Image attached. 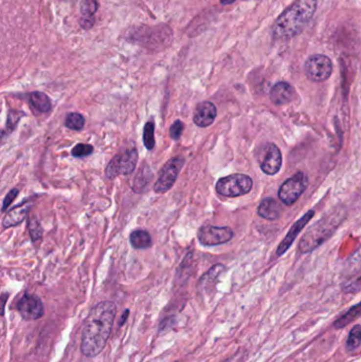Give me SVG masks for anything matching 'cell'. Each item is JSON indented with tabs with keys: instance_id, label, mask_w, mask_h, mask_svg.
I'll return each instance as SVG.
<instances>
[{
	"instance_id": "cell-1",
	"label": "cell",
	"mask_w": 361,
	"mask_h": 362,
	"mask_svg": "<svg viewBox=\"0 0 361 362\" xmlns=\"http://www.w3.org/2000/svg\"><path fill=\"white\" fill-rule=\"evenodd\" d=\"M115 314L117 307L111 301L100 302L90 310L82 333L81 352L83 355L92 358L103 351L112 333Z\"/></svg>"
},
{
	"instance_id": "cell-2",
	"label": "cell",
	"mask_w": 361,
	"mask_h": 362,
	"mask_svg": "<svg viewBox=\"0 0 361 362\" xmlns=\"http://www.w3.org/2000/svg\"><path fill=\"white\" fill-rule=\"evenodd\" d=\"M316 10L317 0H295L276 19L272 34L275 40H290L304 30L311 21Z\"/></svg>"
},
{
	"instance_id": "cell-3",
	"label": "cell",
	"mask_w": 361,
	"mask_h": 362,
	"mask_svg": "<svg viewBox=\"0 0 361 362\" xmlns=\"http://www.w3.org/2000/svg\"><path fill=\"white\" fill-rule=\"evenodd\" d=\"M342 220L343 213L340 210L323 216L320 220L309 228L307 232L302 236L299 243L300 252L308 253L317 249L319 246L325 243L336 232Z\"/></svg>"
},
{
	"instance_id": "cell-4",
	"label": "cell",
	"mask_w": 361,
	"mask_h": 362,
	"mask_svg": "<svg viewBox=\"0 0 361 362\" xmlns=\"http://www.w3.org/2000/svg\"><path fill=\"white\" fill-rule=\"evenodd\" d=\"M130 40L146 48H163L173 40V32L167 25L139 27L130 33Z\"/></svg>"
},
{
	"instance_id": "cell-5",
	"label": "cell",
	"mask_w": 361,
	"mask_h": 362,
	"mask_svg": "<svg viewBox=\"0 0 361 362\" xmlns=\"http://www.w3.org/2000/svg\"><path fill=\"white\" fill-rule=\"evenodd\" d=\"M252 187L251 177L245 174H233L221 178L216 183V191L225 197H238L248 194Z\"/></svg>"
},
{
	"instance_id": "cell-6",
	"label": "cell",
	"mask_w": 361,
	"mask_h": 362,
	"mask_svg": "<svg viewBox=\"0 0 361 362\" xmlns=\"http://www.w3.org/2000/svg\"><path fill=\"white\" fill-rule=\"evenodd\" d=\"M308 186L307 176L299 171L293 177L288 178L282 184L279 190V198L286 206H292L299 199V197L304 193Z\"/></svg>"
},
{
	"instance_id": "cell-7",
	"label": "cell",
	"mask_w": 361,
	"mask_h": 362,
	"mask_svg": "<svg viewBox=\"0 0 361 362\" xmlns=\"http://www.w3.org/2000/svg\"><path fill=\"white\" fill-rule=\"evenodd\" d=\"M307 78L316 83L325 82L331 78L333 72V63L330 57L322 54L309 56L304 65Z\"/></svg>"
},
{
	"instance_id": "cell-8",
	"label": "cell",
	"mask_w": 361,
	"mask_h": 362,
	"mask_svg": "<svg viewBox=\"0 0 361 362\" xmlns=\"http://www.w3.org/2000/svg\"><path fill=\"white\" fill-rule=\"evenodd\" d=\"M138 162V150L130 149L120 155L115 156L113 160L109 162L106 169L107 178H113L120 175H130L136 169Z\"/></svg>"
},
{
	"instance_id": "cell-9",
	"label": "cell",
	"mask_w": 361,
	"mask_h": 362,
	"mask_svg": "<svg viewBox=\"0 0 361 362\" xmlns=\"http://www.w3.org/2000/svg\"><path fill=\"white\" fill-rule=\"evenodd\" d=\"M183 164L184 159L182 157L172 158L170 161H167L163 169L161 170L158 179L156 183H155V192L158 194H163L171 190L174 183H175Z\"/></svg>"
},
{
	"instance_id": "cell-10",
	"label": "cell",
	"mask_w": 361,
	"mask_h": 362,
	"mask_svg": "<svg viewBox=\"0 0 361 362\" xmlns=\"http://www.w3.org/2000/svg\"><path fill=\"white\" fill-rule=\"evenodd\" d=\"M197 237L203 246H218L228 243L233 237V231L229 227L203 226L198 230Z\"/></svg>"
},
{
	"instance_id": "cell-11",
	"label": "cell",
	"mask_w": 361,
	"mask_h": 362,
	"mask_svg": "<svg viewBox=\"0 0 361 362\" xmlns=\"http://www.w3.org/2000/svg\"><path fill=\"white\" fill-rule=\"evenodd\" d=\"M17 310L24 321L41 319L45 314L42 300L35 295L24 294L17 303Z\"/></svg>"
},
{
	"instance_id": "cell-12",
	"label": "cell",
	"mask_w": 361,
	"mask_h": 362,
	"mask_svg": "<svg viewBox=\"0 0 361 362\" xmlns=\"http://www.w3.org/2000/svg\"><path fill=\"white\" fill-rule=\"evenodd\" d=\"M282 154L275 144H268L264 149L263 159L261 160V170L266 175H275L282 168Z\"/></svg>"
},
{
	"instance_id": "cell-13",
	"label": "cell",
	"mask_w": 361,
	"mask_h": 362,
	"mask_svg": "<svg viewBox=\"0 0 361 362\" xmlns=\"http://www.w3.org/2000/svg\"><path fill=\"white\" fill-rule=\"evenodd\" d=\"M314 215H315V211L314 210H311V211H308L305 215H303L299 220H296L294 222L293 227L290 228V230L288 231L286 236L283 238V240L280 243L278 249H276V256H281L285 252H287V250L289 249L290 246L293 245L295 238L298 237V235L301 233V231L305 228V226L308 224V222L313 219Z\"/></svg>"
},
{
	"instance_id": "cell-14",
	"label": "cell",
	"mask_w": 361,
	"mask_h": 362,
	"mask_svg": "<svg viewBox=\"0 0 361 362\" xmlns=\"http://www.w3.org/2000/svg\"><path fill=\"white\" fill-rule=\"evenodd\" d=\"M216 114V106L212 102L205 101L197 105L194 117H193V122L199 127H208L214 122Z\"/></svg>"
},
{
	"instance_id": "cell-15",
	"label": "cell",
	"mask_w": 361,
	"mask_h": 362,
	"mask_svg": "<svg viewBox=\"0 0 361 362\" xmlns=\"http://www.w3.org/2000/svg\"><path fill=\"white\" fill-rule=\"evenodd\" d=\"M294 88L286 82H279L270 90V100L274 105H285L294 98Z\"/></svg>"
},
{
	"instance_id": "cell-16",
	"label": "cell",
	"mask_w": 361,
	"mask_h": 362,
	"mask_svg": "<svg viewBox=\"0 0 361 362\" xmlns=\"http://www.w3.org/2000/svg\"><path fill=\"white\" fill-rule=\"evenodd\" d=\"M98 11L96 0H80V24L82 29L89 30L94 23V14Z\"/></svg>"
},
{
	"instance_id": "cell-17",
	"label": "cell",
	"mask_w": 361,
	"mask_h": 362,
	"mask_svg": "<svg viewBox=\"0 0 361 362\" xmlns=\"http://www.w3.org/2000/svg\"><path fill=\"white\" fill-rule=\"evenodd\" d=\"M282 213V208L275 199L273 198H265L257 208V214L261 217L267 220H275L280 218Z\"/></svg>"
},
{
	"instance_id": "cell-18",
	"label": "cell",
	"mask_w": 361,
	"mask_h": 362,
	"mask_svg": "<svg viewBox=\"0 0 361 362\" xmlns=\"http://www.w3.org/2000/svg\"><path fill=\"white\" fill-rule=\"evenodd\" d=\"M29 210H30L29 205H22L17 208L12 209L3 217L2 220L3 228H10L21 224V222L23 221V219L25 218V216L28 215Z\"/></svg>"
},
{
	"instance_id": "cell-19",
	"label": "cell",
	"mask_w": 361,
	"mask_h": 362,
	"mask_svg": "<svg viewBox=\"0 0 361 362\" xmlns=\"http://www.w3.org/2000/svg\"><path fill=\"white\" fill-rule=\"evenodd\" d=\"M360 316H361V302L354 305V306L347 310L345 314L341 316L339 319L334 323V327L336 329L343 328L349 325V324H351L353 321L358 319Z\"/></svg>"
},
{
	"instance_id": "cell-20",
	"label": "cell",
	"mask_w": 361,
	"mask_h": 362,
	"mask_svg": "<svg viewBox=\"0 0 361 362\" xmlns=\"http://www.w3.org/2000/svg\"><path fill=\"white\" fill-rule=\"evenodd\" d=\"M30 102L32 106L40 112H48L50 111L51 107H52L51 100L49 99L48 95L41 91H35L33 93H31Z\"/></svg>"
},
{
	"instance_id": "cell-21",
	"label": "cell",
	"mask_w": 361,
	"mask_h": 362,
	"mask_svg": "<svg viewBox=\"0 0 361 362\" xmlns=\"http://www.w3.org/2000/svg\"><path fill=\"white\" fill-rule=\"evenodd\" d=\"M131 244L135 249H146L152 246V237L145 230H136L131 234Z\"/></svg>"
},
{
	"instance_id": "cell-22",
	"label": "cell",
	"mask_w": 361,
	"mask_h": 362,
	"mask_svg": "<svg viewBox=\"0 0 361 362\" xmlns=\"http://www.w3.org/2000/svg\"><path fill=\"white\" fill-rule=\"evenodd\" d=\"M361 344V325L353 326L345 343L346 352H355Z\"/></svg>"
},
{
	"instance_id": "cell-23",
	"label": "cell",
	"mask_w": 361,
	"mask_h": 362,
	"mask_svg": "<svg viewBox=\"0 0 361 362\" xmlns=\"http://www.w3.org/2000/svg\"><path fill=\"white\" fill-rule=\"evenodd\" d=\"M65 125L69 129L72 130H81L85 125V119L81 113L70 112L67 114L65 120Z\"/></svg>"
},
{
	"instance_id": "cell-24",
	"label": "cell",
	"mask_w": 361,
	"mask_h": 362,
	"mask_svg": "<svg viewBox=\"0 0 361 362\" xmlns=\"http://www.w3.org/2000/svg\"><path fill=\"white\" fill-rule=\"evenodd\" d=\"M143 143L147 149L155 148V123L153 121L147 122L143 129Z\"/></svg>"
},
{
	"instance_id": "cell-25",
	"label": "cell",
	"mask_w": 361,
	"mask_h": 362,
	"mask_svg": "<svg viewBox=\"0 0 361 362\" xmlns=\"http://www.w3.org/2000/svg\"><path fill=\"white\" fill-rule=\"evenodd\" d=\"M28 228L30 231L31 238L33 241H36L43 236V229L38 222L36 217H33V216H30L28 219Z\"/></svg>"
},
{
	"instance_id": "cell-26",
	"label": "cell",
	"mask_w": 361,
	"mask_h": 362,
	"mask_svg": "<svg viewBox=\"0 0 361 362\" xmlns=\"http://www.w3.org/2000/svg\"><path fill=\"white\" fill-rule=\"evenodd\" d=\"M93 152V146L90 144L85 143H80L76 144L71 150V154L75 158H83L91 155Z\"/></svg>"
},
{
	"instance_id": "cell-27",
	"label": "cell",
	"mask_w": 361,
	"mask_h": 362,
	"mask_svg": "<svg viewBox=\"0 0 361 362\" xmlns=\"http://www.w3.org/2000/svg\"><path fill=\"white\" fill-rule=\"evenodd\" d=\"M347 266L350 267V269L352 271H355L361 268V246L350 256Z\"/></svg>"
},
{
	"instance_id": "cell-28",
	"label": "cell",
	"mask_w": 361,
	"mask_h": 362,
	"mask_svg": "<svg viewBox=\"0 0 361 362\" xmlns=\"http://www.w3.org/2000/svg\"><path fill=\"white\" fill-rule=\"evenodd\" d=\"M183 131V124L181 121H175L170 127V137L174 140H178L181 137V133Z\"/></svg>"
},
{
	"instance_id": "cell-29",
	"label": "cell",
	"mask_w": 361,
	"mask_h": 362,
	"mask_svg": "<svg viewBox=\"0 0 361 362\" xmlns=\"http://www.w3.org/2000/svg\"><path fill=\"white\" fill-rule=\"evenodd\" d=\"M19 194V190L18 189H13L11 190L9 194L5 196V198L3 200V205H2V211H5L6 209H8L11 203L13 202V200H14L16 198V196Z\"/></svg>"
},
{
	"instance_id": "cell-30",
	"label": "cell",
	"mask_w": 361,
	"mask_h": 362,
	"mask_svg": "<svg viewBox=\"0 0 361 362\" xmlns=\"http://www.w3.org/2000/svg\"><path fill=\"white\" fill-rule=\"evenodd\" d=\"M128 315H130V310H124L123 315H122L121 318H120V326H122L125 323L126 318L128 317Z\"/></svg>"
},
{
	"instance_id": "cell-31",
	"label": "cell",
	"mask_w": 361,
	"mask_h": 362,
	"mask_svg": "<svg viewBox=\"0 0 361 362\" xmlns=\"http://www.w3.org/2000/svg\"><path fill=\"white\" fill-rule=\"evenodd\" d=\"M219 1H221V3L222 4H231V3H233V2H235L236 1V0H219Z\"/></svg>"
}]
</instances>
